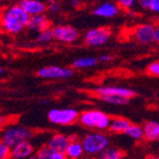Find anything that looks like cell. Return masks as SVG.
<instances>
[{"instance_id": "20", "label": "cell", "mask_w": 159, "mask_h": 159, "mask_svg": "<svg viewBox=\"0 0 159 159\" xmlns=\"http://www.w3.org/2000/svg\"><path fill=\"white\" fill-rule=\"evenodd\" d=\"M130 124L132 123L124 117H115L111 122L109 130L112 133H115V134H125V132L130 126Z\"/></svg>"}, {"instance_id": "8", "label": "cell", "mask_w": 159, "mask_h": 159, "mask_svg": "<svg viewBox=\"0 0 159 159\" xmlns=\"http://www.w3.org/2000/svg\"><path fill=\"white\" fill-rule=\"evenodd\" d=\"M55 41L64 44H72L80 39V31L73 25H57L53 28Z\"/></svg>"}, {"instance_id": "39", "label": "cell", "mask_w": 159, "mask_h": 159, "mask_svg": "<svg viewBox=\"0 0 159 159\" xmlns=\"http://www.w3.org/2000/svg\"><path fill=\"white\" fill-rule=\"evenodd\" d=\"M6 1H9V2H16V1H20V0H6Z\"/></svg>"}, {"instance_id": "13", "label": "cell", "mask_w": 159, "mask_h": 159, "mask_svg": "<svg viewBox=\"0 0 159 159\" xmlns=\"http://www.w3.org/2000/svg\"><path fill=\"white\" fill-rule=\"evenodd\" d=\"M34 152V147L29 140L19 143L11 148V158L13 159H28Z\"/></svg>"}, {"instance_id": "10", "label": "cell", "mask_w": 159, "mask_h": 159, "mask_svg": "<svg viewBox=\"0 0 159 159\" xmlns=\"http://www.w3.org/2000/svg\"><path fill=\"white\" fill-rule=\"evenodd\" d=\"M94 93L97 96H105V95H115V96H122L125 98H133L136 96V92L134 89H128V87L124 86H115V85H111V86H99L94 89Z\"/></svg>"}, {"instance_id": "22", "label": "cell", "mask_w": 159, "mask_h": 159, "mask_svg": "<svg viewBox=\"0 0 159 159\" xmlns=\"http://www.w3.org/2000/svg\"><path fill=\"white\" fill-rule=\"evenodd\" d=\"M125 135L134 140H140L144 138V127L136 124H130V126L125 132Z\"/></svg>"}, {"instance_id": "4", "label": "cell", "mask_w": 159, "mask_h": 159, "mask_svg": "<svg viewBox=\"0 0 159 159\" xmlns=\"http://www.w3.org/2000/svg\"><path fill=\"white\" fill-rule=\"evenodd\" d=\"M33 133L31 129L27 128L25 126H20V125H11L8 126L1 132L0 139L3 140L8 146L12 148L13 146L18 145L19 143L30 140L32 138Z\"/></svg>"}, {"instance_id": "37", "label": "cell", "mask_w": 159, "mask_h": 159, "mask_svg": "<svg viewBox=\"0 0 159 159\" xmlns=\"http://www.w3.org/2000/svg\"><path fill=\"white\" fill-rule=\"evenodd\" d=\"M28 159H40V158L37 156V154H35V155H32V156H31V157H29V158H28Z\"/></svg>"}, {"instance_id": "38", "label": "cell", "mask_w": 159, "mask_h": 159, "mask_svg": "<svg viewBox=\"0 0 159 159\" xmlns=\"http://www.w3.org/2000/svg\"><path fill=\"white\" fill-rule=\"evenodd\" d=\"M54 1H57V0H45V2H47V3H51V2H54Z\"/></svg>"}, {"instance_id": "11", "label": "cell", "mask_w": 159, "mask_h": 159, "mask_svg": "<svg viewBox=\"0 0 159 159\" xmlns=\"http://www.w3.org/2000/svg\"><path fill=\"white\" fill-rule=\"evenodd\" d=\"M120 12V7L118 6L117 2H111V1H106V2L101 3L94 9L93 13L94 16L98 18H104V19H112L118 16Z\"/></svg>"}, {"instance_id": "7", "label": "cell", "mask_w": 159, "mask_h": 159, "mask_svg": "<svg viewBox=\"0 0 159 159\" xmlns=\"http://www.w3.org/2000/svg\"><path fill=\"white\" fill-rule=\"evenodd\" d=\"M157 25L152 23H140L133 30L132 37L137 43L148 45L155 43V31Z\"/></svg>"}, {"instance_id": "18", "label": "cell", "mask_w": 159, "mask_h": 159, "mask_svg": "<svg viewBox=\"0 0 159 159\" xmlns=\"http://www.w3.org/2000/svg\"><path fill=\"white\" fill-rule=\"evenodd\" d=\"M99 63L98 57H77L73 61L72 67L76 70H85V69H91V67L96 66Z\"/></svg>"}, {"instance_id": "28", "label": "cell", "mask_w": 159, "mask_h": 159, "mask_svg": "<svg viewBox=\"0 0 159 159\" xmlns=\"http://www.w3.org/2000/svg\"><path fill=\"white\" fill-rule=\"evenodd\" d=\"M51 15H57V13L61 12V5H60L59 1H54V2L48 3V10Z\"/></svg>"}, {"instance_id": "26", "label": "cell", "mask_w": 159, "mask_h": 159, "mask_svg": "<svg viewBox=\"0 0 159 159\" xmlns=\"http://www.w3.org/2000/svg\"><path fill=\"white\" fill-rule=\"evenodd\" d=\"M117 3L120 7V9L129 11L136 5H138V0H117Z\"/></svg>"}, {"instance_id": "33", "label": "cell", "mask_w": 159, "mask_h": 159, "mask_svg": "<svg viewBox=\"0 0 159 159\" xmlns=\"http://www.w3.org/2000/svg\"><path fill=\"white\" fill-rule=\"evenodd\" d=\"M9 120V119L7 118L6 116H0V127L3 126V125L7 124V122Z\"/></svg>"}, {"instance_id": "12", "label": "cell", "mask_w": 159, "mask_h": 159, "mask_svg": "<svg viewBox=\"0 0 159 159\" xmlns=\"http://www.w3.org/2000/svg\"><path fill=\"white\" fill-rule=\"evenodd\" d=\"M19 5L25 10V12L30 17L42 15L48 10V3L41 0H20Z\"/></svg>"}, {"instance_id": "21", "label": "cell", "mask_w": 159, "mask_h": 159, "mask_svg": "<svg viewBox=\"0 0 159 159\" xmlns=\"http://www.w3.org/2000/svg\"><path fill=\"white\" fill-rule=\"evenodd\" d=\"M98 159H123L124 152L117 147H107L104 152L98 155Z\"/></svg>"}, {"instance_id": "5", "label": "cell", "mask_w": 159, "mask_h": 159, "mask_svg": "<svg viewBox=\"0 0 159 159\" xmlns=\"http://www.w3.org/2000/svg\"><path fill=\"white\" fill-rule=\"evenodd\" d=\"M80 114L74 108H52L48 113V118L52 124L69 126L79 120Z\"/></svg>"}, {"instance_id": "27", "label": "cell", "mask_w": 159, "mask_h": 159, "mask_svg": "<svg viewBox=\"0 0 159 159\" xmlns=\"http://www.w3.org/2000/svg\"><path fill=\"white\" fill-rule=\"evenodd\" d=\"M147 73L152 76L159 77V60L149 63V65L147 66Z\"/></svg>"}, {"instance_id": "25", "label": "cell", "mask_w": 159, "mask_h": 159, "mask_svg": "<svg viewBox=\"0 0 159 159\" xmlns=\"http://www.w3.org/2000/svg\"><path fill=\"white\" fill-rule=\"evenodd\" d=\"M11 158V147L0 139V159Z\"/></svg>"}, {"instance_id": "16", "label": "cell", "mask_w": 159, "mask_h": 159, "mask_svg": "<svg viewBox=\"0 0 159 159\" xmlns=\"http://www.w3.org/2000/svg\"><path fill=\"white\" fill-rule=\"evenodd\" d=\"M144 138L148 142H159V123L149 120L144 124Z\"/></svg>"}, {"instance_id": "41", "label": "cell", "mask_w": 159, "mask_h": 159, "mask_svg": "<svg viewBox=\"0 0 159 159\" xmlns=\"http://www.w3.org/2000/svg\"><path fill=\"white\" fill-rule=\"evenodd\" d=\"M158 25H159V23H158Z\"/></svg>"}, {"instance_id": "6", "label": "cell", "mask_w": 159, "mask_h": 159, "mask_svg": "<svg viewBox=\"0 0 159 159\" xmlns=\"http://www.w3.org/2000/svg\"><path fill=\"white\" fill-rule=\"evenodd\" d=\"M112 37V30L107 27H97L87 30L83 37V41L87 47L98 48L106 44Z\"/></svg>"}, {"instance_id": "40", "label": "cell", "mask_w": 159, "mask_h": 159, "mask_svg": "<svg viewBox=\"0 0 159 159\" xmlns=\"http://www.w3.org/2000/svg\"><path fill=\"white\" fill-rule=\"evenodd\" d=\"M2 73H3V70H2V69H1V67H0V75L2 74Z\"/></svg>"}, {"instance_id": "15", "label": "cell", "mask_w": 159, "mask_h": 159, "mask_svg": "<svg viewBox=\"0 0 159 159\" xmlns=\"http://www.w3.org/2000/svg\"><path fill=\"white\" fill-rule=\"evenodd\" d=\"M50 27H51V21H50V19L44 13L30 17L28 29L33 31V32L39 33V32H41V31H43V30L49 29Z\"/></svg>"}, {"instance_id": "36", "label": "cell", "mask_w": 159, "mask_h": 159, "mask_svg": "<svg viewBox=\"0 0 159 159\" xmlns=\"http://www.w3.org/2000/svg\"><path fill=\"white\" fill-rule=\"evenodd\" d=\"M147 159H159V156L158 155H150V156H148Z\"/></svg>"}, {"instance_id": "14", "label": "cell", "mask_w": 159, "mask_h": 159, "mask_svg": "<svg viewBox=\"0 0 159 159\" xmlns=\"http://www.w3.org/2000/svg\"><path fill=\"white\" fill-rule=\"evenodd\" d=\"M70 143H71L70 135L54 134L49 138L47 145L51 149H53V150H57V152H66V148L69 147Z\"/></svg>"}, {"instance_id": "29", "label": "cell", "mask_w": 159, "mask_h": 159, "mask_svg": "<svg viewBox=\"0 0 159 159\" xmlns=\"http://www.w3.org/2000/svg\"><path fill=\"white\" fill-rule=\"evenodd\" d=\"M148 11L152 13H159V0H152V2L149 5Z\"/></svg>"}, {"instance_id": "19", "label": "cell", "mask_w": 159, "mask_h": 159, "mask_svg": "<svg viewBox=\"0 0 159 159\" xmlns=\"http://www.w3.org/2000/svg\"><path fill=\"white\" fill-rule=\"evenodd\" d=\"M84 154V147H83L82 142H80V140H74V142L70 143L69 147L66 148V152H65L66 157L70 159H80L82 158Z\"/></svg>"}, {"instance_id": "35", "label": "cell", "mask_w": 159, "mask_h": 159, "mask_svg": "<svg viewBox=\"0 0 159 159\" xmlns=\"http://www.w3.org/2000/svg\"><path fill=\"white\" fill-rule=\"evenodd\" d=\"M70 138H71V142H74V140H79V137H77L75 134L70 135Z\"/></svg>"}, {"instance_id": "30", "label": "cell", "mask_w": 159, "mask_h": 159, "mask_svg": "<svg viewBox=\"0 0 159 159\" xmlns=\"http://www.w3.org/2000/svg\"><path fill=\"white\" fill-rule=\"evenodd\" d=\"M113 59H114V57L111 54H102L98 57V61L101 63H108V62H111V61H113Z\"/></svg>"}, {"instance_id": "3", "label": "cell", "mask_w": 159, "mask_h": 159, "mask_svg": "<svg viewBox=\"0 0 159 159\" xmlns=\"http://www.w3.org/2000/svg\"><path fill=\"white\" fill-rule=\"evenodd\" d=\"M81 142L84 147L85 155L91 157L98 156L109 146V138L107 137V135L98 130L86 134Z\"/></svg>"}, {"instance_id": "24", "label": "cell", "mask_w": 159, "mask_h": 159, "mask_svg": "<svg viewBox=\"0 0 159 159\" xmlns=\"http://www.w3.org/2000/svg\"><path fill=\"white\" fill-rule=\"evenodd\" d=\"M99 98L104 102L108 103V104L113 105H125L129 101L128 98H125L122 96H115V95H105V96H99Z\"/></svg>"}, {"instance_id": "34", "label": "cell", "mask_w": 159, "mask_h": 159, "mask_svg": "<svg viewBox=\"0 0 159 159\" xmlns=\"http://www.w3.org/2000/svg\"><path fill=\"white\" fill-rule=\"evenodd\" d=\"M71 3H72V7L79 8L80 3H81V0H72V1H71Z\"/></svg>"}, {"instance_id": "31", "label": "cell", "mask_w": 159, "mask_h": 159, "mask_svg": "<svg viewBox=\"0 0 159 159\" xmlns=\"http://www.w3.org/2000/svg\"><path fill=\"white\" fill-rule=\"evenodd\" d=\"M150 2H152V0H138V6L143 9L148 10Z\"/></svg>"}, {"instance_id": "32", "label": "cell", "mask_w": 159, "mask_h": 159, "mask_svg": "<svg viewBox=\"0 0 159 159\" xmlns=\"http://www.w3.org/2000/svg\"><path fill=\"white\" fill-rule=\"evenodd\" d=\"M155 43L159 44V25H157L156 31H155Z\"/></svg>"}, {"instance_id": "17", "label": "cell", "mask_w": 159, "mask_h": 159, "mask_svg": "<svg viewBox=\"0 0 159 159\" xmlns=\"http://www.w3.org/2000/svg\"><path fill=\"white\" fill-rule=\"evenodd\" d=\"M37 156L40 159H66V155L65 152H57L53 149L50 148L48 145L40 147L37 152Z\"/></svg>"}, {"instance_id": "23", "label": "cell", "mask_w": 159, "mask_h": 159, "mask_svg": "<svg viewBox=\"0 0 159 159\" xmlns=\"http://www.w3.org/2000/svg\"><path fill=\"white\" fill-rule=\"evenodd\" d=\"M37 42L41 45H44V44H49L51 43L52 41H54L55 38H54V32H53V29L49 28V29H45L41 32L38 33L37 35Z\"/></svg>"}, {"instance_id": "9", "label": "cell", "mask_w": 159, "mask_h": 159, "mask_svg": "<svg viewBox=\"0 0 159 159\" xmlns=\"http://www.w3.org/2000/svg\"><path fill=\"white\" fill-rule=\"evenodd\" d=\"M73 70L71 67L57 66V65H48L38 71V76L48 80H66L73 76Z\"/></svg>"}, {"instance_id": "2", "label": "cell", "mask_w": 159, "mask_h": 159, "mask_svg": "<svg viewBox=\"0 0 159 159\" xmlns=\"http://www.w3.org/2000/svg\"><path fill=\"white\" fill-rule=\"evenodd\" d=\"M79 122L81 123V125L89 129L103 132L109 129L112 118L106 113L99 109H87L80 114Z\"/></svg>"}, {"instance_id": "1", "label": "cell", "mask_w": 159, "mask_h": 159, "mask_svg": "<svg viewBox=\"0 0 159 159\" xmlns=\"http://www.w3.org/2000/svg\"><path fill=\"white\" fill-rule=\"evenodd\" d=\"M30 16L19 3L0 10V30L7 34H18L27 29Z\"/></svg>"}]
</instances>
